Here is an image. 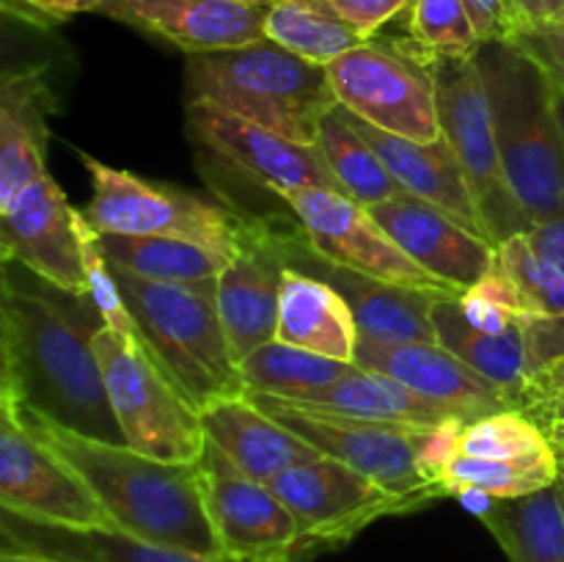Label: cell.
Returning <instances> with one entry per match:
<instances>
[{
  "instance_id": "603a6c76",
  "label": "cell",
  "mask_w": 564,
  "mask_h": 562,
  "mask_svg": "<svg viewBox=\"0 0 564 562\" xmlns=\"http://www.w3.org/2000/svg\"><path fill=\"white\" fill-rule=\"evenodd\" d=\"M55 105L44 66L9 69L0 80V207L47 174V119Z\"/></svg>"
},
{
  "instance_id": "e575fe53",
  "label": "cell",
  "mask_w": 564,
  "mask_h": 562,
  "mask_svg": "<svg viewBox=\"0 0 564 562\" xmlns=\"http://www.w3.org/2000/svg\"><path fill=\"white\" fill-rule=\"evenodd\" d=\"M402 42L422 58H471L482 39L463 0H413Z\"/></svg>"
},
{
  "instance_id": "d6986e66",
  "label": "cell",
  "mask_w": 564,
  "mask_h": 562,
  "mask_svg": "<svg viewBox=\"0 0 564 562\" xmlns=\"http://www.w3.org/2000/svg\"><path fill=\"white\" fill-rule=\"evenodd\" d=\"M268 9L248 0H105L99 14L198 55L262 42Z\"/></svg>"
},
{
  "instance_id": "5bb4252c",
  "label": "cell",
  "mask_w": 564,
  "mask_h": 562,
  "mask_svg": "<svg viewBox=\"0 0 564 562\" xmlns=\"http://www.w3.org/2000/svg\"><path fill=\"white\" fill-rule=\"evenodd\" d=\"M292 215L306 231L308 242L319 257L341 268L358 270L372 279L389 281L400 287H416V290L452 292L441 284L435 275L419 268L400 246L389 237V231L372 218L369 207L341 196V193L325 191V187H308V191L292 193L284 198Z\"/></svg>"
},
{
  "instance_id": "f6af8a7d",
  "label": "cell",
  "mask_w": 564,
  "mask_h": 562,
  "mask_svg": "<svg viewBox=\"0 0 564 562\" xmlns=\"http://www.w3.org/2000/svg\"><path fill=\"white\" fill-rule=\"evenodd\" d=\"M518 17V31L549 25L564 11V0H512Z\"/></svg>"
},
{
  "instance_id": "f546056e",
  "label": "cell",
  "mask_w": 564,
  "mask_h": 562,
  "mask_svg": "<svg viewBox=\"0 0 564 562\" xmlns=\"http://www.w3.org/2000/svg\"><path fill=\"white\" fill-rule=\"evenodd\" d=\"M314 147H317V152L323 154L330 174L341 185V193L347 198H352V202L364 204V207H372V204H380L386 198H394L400 193H405L397 185L394 176L389 174L380 154L356 130L350 114L341 105L319 121Z\"/></svg>"
},
{
  "instance_id": "83f0119b",
  "label": "cell",
  "mask_w": 564,
  "mask_h": 562,
  "mask_svg": "<svg viewBox=\"0 0 564 562\" xmlns=\"http://www.w3.org/2000/svg\"><path fill=\"white\" fill-rule=\"evenodd\" d=\"M457 298L460 295H441L433 306L438 345L446 347L460 361H466L474 372L499 386L510 397L512 406L518 408L523 391H527L529 375H532L523 323L507 334H485V331H477L466 323Z\"/></svg>"
},
{
  "instance_id": "f907efd6",
  "label": "cell",
  "mask_w": 564,
  "mask_h": 562,
  "mask_svg": "<svg viewBox=\"0 0 564 562\" xmlns=\"http://www.w3.org/2000/svg\"><path fill=\"white\" fill-rule=\"evenodd\" d=\"M560 485H562V494H564V474H562V479H560Z\"/></svg>"
},
{
  "instance_id": "5b68a950",
  "label": "cell",
  "mask_w": 564,
  "mask_h": 562,
  "mask_svg": "<svg viewBox=\"0 0 564 562\" xmlns=\"http://www.w3.org/2000/svg\"><path fill=\"white\" fill-rule=\"evenodd\" d=\"M110 264V262H108ZM143 347L196 411L215 400L246 395L218 312V279L149 281L116 268Z\"/></svg>"
},
{
  "instance_id": "d590c367",
  "label": "cell",
  "mask_w": 564,
  "mask_h": 562,
  "mask_svg": "<svg viewBox=\"0 0 564 562\" xmlns=\"http://www.w3.org/2000/svg\"><path fill=\"white\" fill-rule=\"evenodd\" d=\"M496 253H499V268L521 295L523 314L564 317V270L560 264L540 257L529 246L523 231L501 242Z\"/></svg>"
},
{
  "instance_id": "ab89813d",
  "label": "cell",
  "mask_w": 564,
  "mask_h": 562,
  "mask_svg": "<svg viewBox=\"0 0 564 562\" xmlns=\"http://www.w3.org/2000/svg\"><path fill=\"white\" fill-rule=\"evenodd\" d=\"M518 411L532 417L543 428L564 417V356L529 380Z\"/></svg>"
},
{
  "instance_id": "44dd1931",
  "label": "cell",
  "mask_w": 564,
  "mask_h": 562,
  "mask_svg": "<svg viewBox=\"0 0 564 562\" xmlns=\"http://www.w3.org/2000/svg\"><path fill=\"white\" fill-rule=\"evenodd\" d=\"M356 364L364 369H375V372L391 375L394 380L405 383L416 395L427 397V400L438 402V406L452 408L468 422L482 419L488 413L510 411L512 400L474 372L466 361L452 356L446 347L438 342H405V345H389V342L358 339Z\"/></svg>"
},
{
  "instance_id": "7c38bea8",
  "label": "cell",
  "mask_w": 564,
  "mask_h": 562,
  "mask_svg": "<svg viewBox=\"0 0 564 562\" xmlns=\"http://www.w3.org/2000/svg\"><path fill=\"white\" fill-rule=\"evenodd\" d=\"M0 507L53 527L113 529L80 474L20 422L6 397H0Z\"/></svg>"
},
{
  "instance_id": "f1b7e54d",
  "label": "cell",
  "mask_w": 564,
  "mask_h": 562,
  "mask_svg": "<svg viewBox=\"0 0 564 562\" xmlns=\"http://www.w3.org/2000/svg\"><path fill=\"white\" fill-rule=\"evenodd\" d=\"M510 562H564L562 485L516 499H496L479 516Z\"/></svg>"
},
{
  "instance_id": "4fadbf2b",
  "label": "cell",
  "mask_w": 564,
  "mask_h": 562,
  "mask_svg": "<svg viewBox=\"0 0 564 562\" xmlns=\"http://www.w3.org/2000/svg\"><path fill=\"white\" fill-rule=\"evenodd\" d=\"M198 466L204 499L226 560L297 562V521L268 483L242 474L209 441Z\"/></svg>"
},
{
  "instance_id": "6da1fadb",
  "label": "cell",
  "mask_w": 564,
  "mask_h": 562,
  "mask_svg": "<svg viewBox=\"0 0 564 562\" xmlns=\"http://www.w3.org/2000/svg\"><path fill=\"white\" fill-rule=\"evenodd\" d=\"M102 325L91 298L58 290L36 273L22 279L3 262L0 397L88 439L124 444L91 345Z\"/></svg>"
},
{
  "instance_id": "bcb514c9",
  "label": "cell",
  "mask_w": 564,
  "mask_h": 562,
  "mask_svg": "<svg viewBox=\"0 0 564 562\" xmlns=\"http://www.w3.org/2000/svg\"><path fill=\"white\" fill-rule=\"evenodd\" d=\"M551 75V72H549ZM551 102H554V114H556V125H560L562 141H564V80L562 77L551 75Z\"/></svg>"
},
{
  "instance_id": "8d00e7d4",
  "label": "cell",
  "mask_w": 564,
  "mask_h": 562,
  "mask_svg": "<svg viewBox=\"0 0 564 562\" xmlns=\"http://www.w3.org/2000/svg\"><path fill=\"white\" fill-rule=\"evenodd\" d=\"M560 479V472H545V468L490 461V457H474L460 452L452 461V466L441 474V488L446 490V496H457L460 490L474 488L494 496V499H516V496H529L551 488Z\"/></svg>"
},
{
  "instance_id": "60d3db41",
  "label": "cell",
  "mask_w": 564,
  "mask_h": 562,
  "mask_svg": "<svg viewBox=\"0 0 564 562\" xmlns=\"http://www.w3.org/2000/svg\"><path fill=\"white\" fill-rule=\"evenodd\" d=\"M328 3L364 42H369L378 36L380 28L411 9L413 0H328Z\"/></svg>"
},
{
  "instance_id": "ffe728a7",
  "label": "cell",
  "mask_w": 564,
  "mask_h": 562,
  "mask_svg": "<svg viewBox=\"0 0 564 562\" xmlns=\"http://www.w3.org/2000/svg\"><path fill=\"white\" fill-rule=\"evenodd\" d=\"M284 270L281 226L251 220L246 246L218 275L220 323L237 364L275 339Z\"/></svg>"
},
{
  "instance_id": "484cf974",
  "label": "cell",
  "mask_w": 564,
  "mask_h": 562,
  "mask_svg": "<svg viewBox=\"0 0 564 562\" xmlns=\"http://www.w3.org/2000/svg\"><path fill=\"white\" fill-rule=\"evenodd\" d=\"M275 339L336 361L356 364L361 331L350 303L336 287L297 268H286L281 275Z\"/></svg>"
},
{
  "instance_id": "52a82bcc",
  "label": "cell",
  "mask_w": 564,
  "mask_h": 562,
  "mask_svg": "<svg viewBox=\"0 0 564 562\" xmlns=\"http://www.w3.org/2000/svg\"><path fill=\"white\" fill-rule=\"evenodd\" d=\"M80 163L91 176L94 196L83 215L97 235L176 237L207 246L235 259L251 231V220L220 204L204 202L182 187L149 182L132 171L113 169L80 152Z\"/></svg>"
},
{
  "instance_id": "f35d334b",
  "label": "cell",
  "mask_w": 564,
  "mask_h": 562,
  "mask_svg": "<svg viewBox=\"0 0 564 562\" xmlns=\"http://www.w3.org/2000/svg\"><path fill=\"white\" fill-rule=\"evenodd\" d=\"M466 419H446V422L427 424L419 433V468L433 485H441V474L452 466L463 452V433H466Z\"/></svg>"
},
{
  "instance_id": "30bf717a",
  "label": "cell",
  "mask_w": 564,
  "mask_h": 562,
  "mask_svg": "<svg viewBox=\"0 0 564 562\" xmlns=\"http://www.w3.org/2000/svg\"><path fill=\"white\" fill-rule=\"evenodd\" d=\"M336 102L367 125L408 141L444 138L430 66L405 42H361L328 64Z\"/></svg>"
},
{
  "instance_id": "3957f363",
  "label": "cell",
  "mask_w": 564,
  "mask_h": 562,
  "mask_svg": "<svg viewBox=\"0 0 564 562\" xmlns=\"http://www.w3.org/2000/svg\"><path fill=\"white\" fill-rule=\"evenodd\" d=\"M477 66L494 110L505 176L538 220L564 218V141L551 102V75L512 42H482Z\"/></svg>"
},
{
  "instance_id": "1f68e13d",
  "label": "cell",
  "mask_w": 564,
  "mask_h": 562,
  "mask_svg": "<svg viewBox=\"0 0 564 562\" xmlns=\"http://www.w3.org/2000/svg\"><path fill=\"white\" fill-rule=\"evenodd\" d=\"M264 39L319 66L364 42L328 0H275L264 20Z\"/></svg>"
},
{
  "instance_id": "e0dca14e",
  "label": "cell",
  "mask_w": 564,
  "mask_h": 562,
  "mask_svg": "<svg viewBox=\"0 0 564 562\" xmlns=\"http://www.w3.org/2000/svg\"><path fill=\"white\" fill-rule=\"evenodd\" d=\"M281 253H284L286 268H297L336 287L350 303L358 320V331L367 339L389 342V345L438 342L433 325V306L441 295H452V292L389 284V281L372 279V275H364L358 270L328 262L314 251L301 224L281 226Z\"/></svg>"
},
{
  "instance_id": "2e32d148",
  "label": "cell",
  "mask_w": 564,
  "mask_h": 562,
  "mask_svg": "<svg viewBox=\"0 0 564 562\" xmlns=\"http://www.w3.org/2000/svg\"><path fill=\"white\" fill-rule=\"evenodd\" d=\"M0 253L47 284L88 298L77 209L50 174L22 187L0 207Z\"/></svg>"
},
{
  "instance_id": "836d02e7",
  "label": "cell",
  "mask_w": 564,
  "mask_h": 562,
  "mask_svg": "<svg viewBox=\"0 0 564 562\" xmlns=\"http://www.w3.org/2000/svg\"><path fill=\"white\" fill-rule=\"evenodd\" d=\"M463 455L521 463V466L562 474L560 452L551 444L545 428L518 408L468 422L463 433Z\"/></svg>"
},
{
  "instance_id": "c3c4849f",
  "label": "cell",
  "mask_w": 564,
  "mask_h": 562,
  "mask_svg": "<svg viewBox=\"0 0 564 562\" xmlns=\"http://www.w3.org/2000/svg\"><path fill=\"white\" fill-rule=\"evenodd\" d=\"M0 562H58V560H47V556H33V554H14V551H0Z\"/></svg>"
},
{
  "instance_id": "8992f818",
  "label": "cell",
  "mask_w": 564,
  "mask_h": 562,
  "mask_svg": "<svg viewBox=\"0 0 564 562\" xmlns=\"http://www.w3.org/2000/svg\"><path fill=\"white\" fill-rule=\"evenodd\" d=\"M91 345L124 444L169 463L202 461L207 435L198 411L143 342L102 325L94 331Z\"/></svg>"
},
{
  "instance_id": "7a4b0ae2",
  "label": "cell",
  "mask_w": 564,
  "mask_h": 562,
  "mask_svg": "<svg viewBox=\"0 0 564 562\" xmlns=\"http://www.w3.org/2000/svg\"><path fill=\"white\" fill-rule=\"evenodd\" d=\"M14 408L20 422L80 474L108 510L113 529L163 549L224 556L204 499L198 463L160 461L130 444L88 439L17 402Z\"/></svg>"
},
{
  "instance_id": "ee69618b",
  "label": "cell",
  "mask_w": 564,
  "mask_h": 562,
  "mask_svg": "<svg viewBox=\"0 0 564 562\" xmlns=\"http://www.w3.org/2000/svg\"><path fill=\"white\" fill-rule=\"evenodd\" d=\"M17 3L20 6V14L25 11L28 17H36V20H53V22H64L72 20L75 14H99L105 0H6V6Z\"/></svg>"
},
{
  "instance_id": "7dc6e473",
  "label": "cell",
  "mask_w": 564,
  "mask_h": 562,
  "mask_svg": "<svg viewBox=\"0 0 564 562\" xmlns=\"http://www.w3.org/2000/svg\"><path fill=\"white\" fill-rule=\"evenodd\" d=\"M545 433H549L551 444H554L556 452H560V461H564V417L556 419V422H551L549 428H545Z\"/></svg>"
},
{
  "instance_id": "816d5d0a",
  "label": "cell",
  "mask_w": 564,
  "mask_h": 562,
  "mask_svg": "<svg viewBox=\"0 0 564 562\" xmlns=\"http://www.w3.org/2000/svg\"><path fill=\"white\" fill-rule=\"evenodd\" d=\"M562 474H564V461H562Z\"/></svg>"
},
{
  "instance_id": "4dcf8cb0",
  "label": "cell",
  "mask_w": 564,
  "mask_h": 562,
  "mask_svg": "<svg viewBox=\"0 0 564 562\" xmlns=\"http://www.w3.org/2000/svg\"><path fill=\"white\" fill-rule=\"evenodd\" d=\"M105 259L116 268L149 281H207L218 279L231 262L207 246L176 237L99 235Z\"/></svg>"
},
{
  "instance_id": "ba28073f",
  "label": "cell",
  "mask_w": 564,
  "mask_h": 562,
  "mask_svg": "<svg viewBox=\"0 0 564 562\" xmlns=\"http://www.w3.org/2000/svg\"><path fill=\"white\" fill-rule=\"evenodd\" d=\"M474 55L471 58H422L419 55V58L430 66V75H433L441 132L471 185L488 240L499 248L512 235L527 231L532 220L523 213L505 176L488 88H485L482 72Z\"/></svg>"
},
{
  "instance_id": "7402d4cb",
  "label": "cell",
  "mask_w": 564,
  "mask_h": 562,
  "mask_svg": "<svg viewBox=\"0 0 564 562\" xmlns=\"http://www.w3.org/2000/svg\"><path fill=\"white\" fill-rule=\"evenodd\" d=\"M204 435L242 474L270 483L286 468L317 461L319 452L290 428L264 413L248 395L215 400L198 411Z\"/></svg>"
},
{
  "instance_id": "681fc988",
  "label": "cell",
  "mask_w": 564,
  "mask_h": 562,
  "mask_svg": "<svg viewBox=\"0 0 564 562\" xmlns=\"http://www.w3.org/2000/svg\"><path fill=\"white\" fill-rule=\"evenodd\" d=\"M248 3H264V6H273L275 0H248Z\"/></svg>"
},
{
  "instance_id": "4316f807",
  "label": "cell",
  "mask_w": 564,
  "mask_h": 562,
  "mask_svg": "<svg viewBox=\"0 0 564 562\" xmlns=\"http://www.w3.org/2000/svg\"><path fill=\"white\" fill-rule=\"evenodd\" d=\"M290 402L312 408V411L372 419V422L416 424V428L446 422V419H466L457 411H452V408L438 406V402L416 395V391L408 389L405 383L394 380L391 375L364 369L358 364H352L350 372H345L334 383L308 391V395Z\"/></svg>"
},
{
  "instance_id": "9a60e30c",
  "label": "cell",
  "mask_w": 564,
  "mask_h": 562,
  "mask_svg": "<svg viewBox=\"0 0 564 562\" xmlns=\"http://www.w3.org/2000/svg\"><path fill=\"white\" fill-rule=\"evenodd\" d=\"M187 132L226 165L246 174L257 185L286 198L308 187L341 193V185L325 165L317 147H303L279 132L229 114L213 102L187 99ZM345 196V193H341Z\"/></svg>"
},
{
  "instance_id": "277c9868",
  "label": "cell",
  "mask_w": 564,
  "mask_h": 562,
  "mask_svg": "<svg viewBox=\"0 0 564 562\" xmlns=\"http://www.w3.org/2000/svg\"><path fill=\"white\" fill-rule=\"evenodd\" d=\"M187 99L213 102L290 141L314 147L319 121L339 108L328 66L262 39L248 47L187 55Z\"/></svg>"
},
{
  "instance_id": "d6a6232c",
  "label": "cell",
  "mask_w": 564,
  "mask_h": 562,
  "mask_svg": "<svg viewBox=\"0 0 564 562\" xmlns=\"http://www.w3.org/2000/svg\"><path fill=\"white\" fill-rule=\"evenodd\" d=\"M352 364L319 356V353L301 350L273 339L257 347L251 356L240 361L242 383L248 395H270L281 400H297L314 389L334 383L341 375L350 372Z\"/></svg>"
},
{
  "instance_id": "ac0fdd59",
  "label": "cell",
  "mask_w": 564,
  "mask_h": 562,
  "mask_svg": "<svg viewBox=\"0 0 564 562\" xmlns=\"http://www.w3.org/2000/svg\"><path fill=\"white\" fill-rule=\"evenodd\" d=\"M369 213L419 268L457 295L471 290L499 262L494 242L468 229L455 215L411 193L372 204Z\"/></svg>"
},
{
  "instance_id": "b9f144b4",
  "label": "cell",
  "mask_w": 564,
  "mask_h": 562,
  "mask_svg": "<svg viewBox=\"0 0 564 562\" xmlns=\"http://www.w3.org/2000/svg\"><path fill=\"white\" fill-rule=\"evenodd\" d=\"M516 47H521L529 58L538 61L545 72L564 80V25L549 22V25L523 28L510 39Z\"/></svg>"
},
{
  "instance_id": "d4e9b609",
  "label": "cell",
  "mask_w": 564,
  "mask_h": 562,
  "mask_svg": "<svg viewBox=\"0 0 564 562\" xmlns=\"http://www.w3.org/2000/svg\"><path fill=\"white\" fill-rule=\"evenodd\" d=\"M0 551L58 562H231L143 543L119 529H69L33 521L0 507Z\"/></svg>"
},
{
  "instance_id": "cb8c5ba5",
  "label": "cell",
  "mask_w": 564,
  "mask_h": 562,
  "mask_svg": "<svg viewBox=\"0 0 564 562\" xmlns=\"http://www.w3.org/2000/svg\"><path fill=\"white\" fill-rule=\"evenodd\" d=\"M350 119L356 125V130L367 138L369 147L380 154L383 165L389 169V174L394 176L402 191L422 198V202L435 204L444 213L455 215L460 224H466L468 229L477 231V235H482L488 240L477 198H474L471 185H468L466 174H463L460 163H457L455 152L446 143V138H438L433 143H419L378 130V127L367 125V121H361L352 114Z\"/></svg>"
},
{
  "instance_id": "8fae6325",
  "label": "cell",
  "mask_w": 564,
  "mask_h": 562,
  "mask_svg": "<svg viewBox=\"0 0 564 562\" xmlns=\"http://www.w3.org/2000/svg\"><path fill=\"white\" fill-rule=\"evenodd\" d=\"M248 397L264 413H270L284 428L308 441L319 455L347 463L364 477L383 485L391 494L424 496L430 501H438L446 496V490L430 483L419 468V433H422V428H416V424L372 422V419L312 411V408L295 406V402L270 395Z\"/></svg>"
},
{
  "instance_id": "74e56055",
  "label": "cell",
  "mask_w": 564,
  "mask_h": 562,
  "mask_svg": "<svg viewBox=\"0 0 564 562\" xmlns=\"http://www.w3.org/2000/svg\"><path fill=\"white\" fill-rule=\"evenodd\" d=\"M460 312L468 325L485 334H507L516 325H521L523 317V303L512 281L507 279L505 270L499 262L471 287L457 298Z\"/></svg>"
},
{
  "instance_id": "7bdbcfd3",
  "label": "cell",
  "mask_w": 564,
  "mask_h": 562,
  "mask_svg": "<svg viewBox=\"0 0 564 562\" xmlns=\"http://www.w3.org/2000/svg\"><path fill=\"white\" fill-rule=\"evenodd\" d=\"M471 11L474 25H477L482 42H510L518 33V17L512 9V0H463Z\"/></svg>"
},
{
  "instance_id": "9c48e42d",
  "label": "cell",
  "mask_w": 564,
  "mask_h": 562,
  "mask_svg": "<svg viewBox=\"0 0 564 562\" xmlns=\"http://www.w3.org/2000/svg\"><path fill=\"white\" fill-rule=\"evenodd\" d=\"M268 485L297 521V562H314L325 551L341 549L378 518L405 516L433 505L424 496L391 494L328 455L286 468Z\"/></svg>"
}]
</instances>
